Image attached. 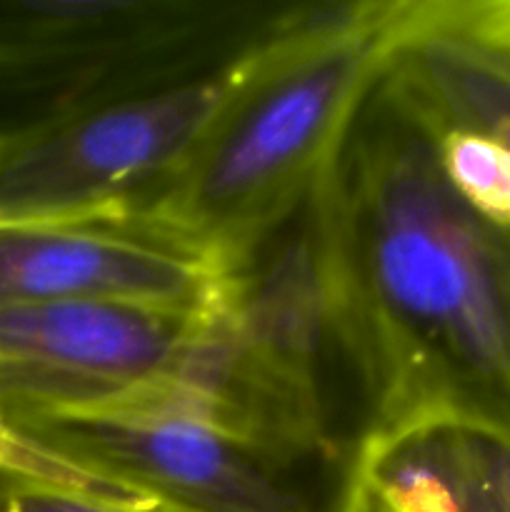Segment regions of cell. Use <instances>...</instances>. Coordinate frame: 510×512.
<instances>
[{"label":"cell","mask_w":510,"mask_h":512,"mask_svg":"<svg viewBox=\"0 0 510 512\" xmlns=\"http://www.w3.org/2000/svg\"><path fill=\"white\" fill-rule=\"evenodd\" d=\"M320 193L380 435L443 420L510 440V225L450 185L433 120L390 65Z\"/></svg>","instance_id":"obj_1"},{"label":"cell","mask_w":510,"mask_h":512,"mask_svg":"<svg viewBox=\"0 0 510 512\" xmlns=\"http://www.w3.org/2000/svg\"><path fill=\"white\" fill-rule=\"evenodd\" d=\"M413 30L415 0L295 3L230 65L223 105L188 158L108 220L225 260L318 183Z\"/></svg>","instance_id":"obj_2"},{"label":"cell","mask_w":510,"mask_h":512,"mask_svg":"<svg viewBox=\"0 0 510 512\" xmlns=\"http://www.w3.org/2000/svg\"><path fill=\"white\" fill-rule=\"evenodd\" d=\"M3 423L83 483L178 512H363L360 455L240 433L183 410H55Z\"/></svg>","instance_id":"obj_3"},{"label":"cell","mask_w":510,"mask_h":512,"mask_svg":"<svg viewBox=\"0 0 510 512\" xmlns=\"http://www.w3.org/2000/svg\"><path fill=\"white\" fill-rule=\"evenodd\" d=\"M213 313L245 368L318 443L363 458L380 408L335 273L320 180L220 260Z\"/></svg>","instance_id":"obj_4"},{"label":"cell","mask_w":510,"mask_h":512,"mask_svg":"<svg viewBox=\"0 0 510 512\" xmlns=\"http://www.w3.org/2000/svg\"><path fill=\"white\" fill-rule=\"evenodd\" d=\"M295 3L0 0V108L25 123L73 105L218 73ZM23 123V125H25Z\"/></svg>","instance_id":"obj_5"},{"label":"cell","mask_w":510,"mask_h":512,"mask_svg":"<svg viewBox=\"0 0 510 512\" xmlns=\"http://www.w3.org/2000/svg\"><path fill=\"white\" fill-rule=\"evenodd\" d=\"M230 65L0 130V225L88 223L123 213L188 158L223 105Z\"/></svg>","instance_id":"obj_6"},{"label":"cell","mask_w":510,"mask_h":512,"mask_svg":"<svg viewBox=\"0 0 510 512\" xmlns=\"http://www.w3.org/2000/svg\"><path fill=\"white\" fill-rule=\"evenodd\" d=\"M208 313L113 300L5 305L0 420L110 408L145 388L173 383Z\"/></svg>","instance_id":"obj_7"},{"label":"cell","mask_w":510,"mask_h":512,"mask_svg":"<svg viewBox=\"0 0 510 512\" xmlns=\"http://www.w3.org/2000/svg\"><path fill=\"white\" fill-rule=\"evenodd\" d=\"M220 263L110 220L0 225V308L113 300L208 313Z\"/></svg>","instance_id":"obj_8"},{"label":"cell","mask_w":510,"mask_h":512,"mask_svg":"<svg viewBox=\"0 0 510 512\" xmlns=\"http://www.w3.org/2000/svg\"><path fill=\"white\" fill-rule=\"evenodd\" d=\"M363 512H503L465 425L428 420L378 435L360 460Z\"/></svg>","instance_id":"obj_9"},{"label":"cell","mask_w":510,"mask_h":512,"mask_svg":"<svg viewBox=\"0 0 510 512\" xmlns=\"http://www.w3.org/2000/svg\"><path fill=\"white\" fill-rule=\"evenodd\" d=\"M390 68L435 123L480 130L510 145V83L458 43L420 33L395 53Z\"/></svg>","instance_id":"obj_10"},{"label":"cell","mask_w":510,"mask_h":512,"mask_svg":"<svg viewBox=\"0 0 510 512\" xmlns=\"http://www.w3.org/2000/svg\"><path fill=\"white\" fill-rule=\"evenodd\" d=\"M433 125L440 165L460 198L493 223L510 225V145L473 128Z\"/></svg>","instance_id":"obj_11"},{"label":"cell","mask_w":510,"mask_h":512,"mask_svg":"<svg viewBox=\"0 0 510 512\" xmlns=\"http://www.w3.org/2000/svg\"><path fill=\"white\" fill-rule=\"evenodd\" d=\"M423 33L453 40L510 83V0H425Z\"/></svg>","instance_id":"obj_12"},{"label":"cell","mask_w":510,"mask_h":512,"mask_svg":"<svg viewBox=\"0 0 510 512\" xmlns=\"http://www.w3.org/2000/svg\"><path fill=\"white\" fill-rule=\"evenodd\" d=\"M0 512H178L133 493L0 470Z\"/></svg>","instance_id":"obj_13"},{"label":"cell","mask_w":510,"mask_h":512,"mask_svg":"<svg viewBox=\"0 0 510 512\" xmlns=\"http://www.w3.org/2000/svg\"><path fill=\"white\" fill-rule=\"evenodd\" d=\"M465 428H468L475 458L493 488L500 510L510 512V440L503 435L488 433V430L470 428V425Z\"/></svg>","instance_id":"obj_14"},{"label":"cell","mask_w":510,"mask_h":512,"mask_svg":"<svg viewBox=\"0 0 510 512\" xmlns=\"http://www.w3.org/2000/svg\"><path fill=\"white\" fill-rule=\"evenodd\" d=\"M48 468L50 465L40 455H35L33 450L20 445V440L0 420V470H23V473L48 475Z\"/></svg>","instance_id":"obj_15"}]
</instances>
